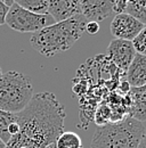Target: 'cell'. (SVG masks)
Returning a JSON list of instances; mask_svg holds the SVG:
<instances>
[{
	"mask_svg": "<svg viewBox=\"0 0 146 148\" xmlns=\"http://www.w3.org/2000/svg\"><path fill=\"white\" fill-rule=\"evenodd\" d=\"M56 148H81L82 141L79 134L74 132H63L56 140Z\"/></svg>",
	"mask_w": 146,
	"mask_h": 148,
	"instance_id": "15",
	"label": "cell"
},
{
	"mask_svg": "<svg viewBox=\"0 0 146 148\" xmlns=\"http://www.w3.org/2000/svg\"><path fill=\"white\" fill-rule=\"evenodd\" d=\"M125 13L139 21L146 26V1H127Z\"/></svg>",
	"mask_w": 146,
	"mask_h": 148,
	"instance_id": "13",
	"label": "cell"
},
{
	"mask_svg": "<svg viewBox=\"0 0 146 148\" xmlns=\"http://www.w3.org/2000/svg\"><path fill=\"white\" fill-rule=\"evenodd\" d=\"M126 7H127V1H113V12L118 15V14H123L126 12Z\"/></svg>",
	"mask_w": 146,
	"mask_h": 148,
	"instance_id": "18",
	"label": "cell"
},
{
	"mask_svg": "<svg viewBox=\"0 0 146 148\" xmlns=\"http://www.w3.org/2000/svg\"><path fill=\"white\" fill-rule=\"evenodd\" d=\"M16 117L19 132L9 140L7 148H46L64 132V106L49 91L33 95Z\"/></svg>",
	"mask_w": 146,
	"mask_h": 148,
	"instance_id": "1",
	"label": "cell"
},
{
	"mask_svg": "<svg viewBox=\"0 0 146 148\" xmlns=\"http://www.w3.org/2000/svg\"><path fill=\"white\" fill-rule=\"evenodd\" d=\"M80 7L81 15L87 22L99 23L113 13V1L110 0H82Z\"/></svg>",
	"mask_w": 146,
	"mask_h": 148,
	"instance_id": "8",
	"label": "cell"
},
{
	"mask_svg": "<svg viewBox=\"0 0 146 148\" xmlns=\"http://www.w3.org/2000/svg\"><path fill=\"white\" fill-rule=\"evenodd\" d=\"M31 79L16 71L2 73L0 77V110L12 114L23 111L33 97Z\"/></svg>",
	"mask_w": 146,
	"mask_h": 148,
	"instance_id": "4",
	"label": "cell"
},
{
	"mask_svg": "<svg viewBox=\"0 0 146 148\" xmlns=\"http://www.w3.org/2000/svg\"><path fill=\"white\" fill-rule=\"evenodd\" d=\"M144 27V24L128 15L127 13L115 15L110 25L111 33L114 39L126 41H132Z\"/></svg>",
	"mask_w": 146,
	"mask_h": 148,
	"instance_id": "6",
	"label": "cell"
},
{
	"mask_svg": "<svg viewBox=\"0 0 146 148\" xmlns=\"http://www.w3.org/2000/svg\"><path fill=\"white\" fill-rule=\"evenodd\" d=\"M46 148H56V144H50V145H48V146H47V147Z\"/></svg>",
	"mask_w": 146,
	"mask_h": 148,
	"instance_id": "25",
	"label": "cell"
},
{
	"mask_svg": "<svg viewBox=\"0 0 146 148\" xmlns=\"http://www.w3.org/2000/svg\"><path fill=\"white\" fill-rule=\"evenodd\" d=\"M54 23V19L49 15L33 14L18 6L16 2H14L13 6L9 8L5 21V24H7L12 30L22 33H36L43 27L53 25Z\"/></svg>",
	"mask_w": 146,
	"mask_h": 148,
	"instance_id": "5",
	"label": "cell"
},
{
	"mask_svg": "<svg viewBox=\"0 0 146 148\" xmlns=\"http://www.w3.org/2000/svg\"><path fill=\"white\" fill-rule=\"evenodd\" d=\"M18 132H19V127H18L17 122L12 123V124L9 125V128H8V133H9V136H10V138L15 137Z\"/></svg>",
	"mask_w": 146,
	"mask_h": 148,
	"instance_id": "21",
	"label": "cell"
},
{
	"mask_svg": "<svg viewBox=\"0 0 146 148\" xmlns=\"http://www.w3.org/2000/svg\"><path fill=\"white\" fill-rule=\"evenodd\" d=\"M0 148H7V145H6L1 139H0Z\"/></svg>",
	"mask_w": 146,
	"mask_h": 148,
	"instance_id": "24",
	"label": "cell"
},
{
	"mask_svg": "<svg viewBox=\"0 0 146 148\" xmlns=\"http://www.w3.org/2000/svg\"><path fill=\"white\" fill-rule=\"evenodd\" d=\"M128 96L130 99L129 116L142 123L146 122V84L139 88H131Z\"/></svg>",
	"mask_w": 146,
	"mask_h": 148,
	"instance_id": "10",
	"label": "cell"
},
{
	"mask_svg": "<svg viewBox=\"0 0 146 148\" xmlns=\"http://www.w3.org/2000/svg\"><path fill=\"white\" fill-rule=\"evenodd\" d=\"M87 21L80 14L64 22L54 23L32 33L30 43L33 49L46 57L69 50L86 32Z\"/></svg>",
	"mask_w": 146,
	"mask_h": 148,
	"instance_id": "2",
	"label": "cell"
},
{
	"mask_svg": "<svg viewBox=\"0 0 146 148\" xmlns=\"http://www.w3.org/2000/svg\"><path fill=\"white\" fill-rule=\"evenodd\" d=\"M14 122H17L16 114H12V113H8V112L0 110V139L6 145L12 139L9 133H8V128Z\"/></svg>",
	"mask_w": 146,
	"mask_h": 148,
	"instance_id": "14",
	"label": "cell"
},
{
	"mask_svg": "<svg viewBox=\"0 0 146 148\" xmlns=\"http://www.w3.org/2000/svg\"><path fill=\"white\" fill-rule=\"evenodd\" d=\"M9 8H10V7H8V6L5 3V1L0 0V26L5 24L6 16H7L8 12H9Z\"/></svg>",
	"mask_w": 146,
	"mask_h": 148,
	"instance_id": "19",
	"label": "cell"
},
{
	"mask_svg": "<svg viewBox=\"0 0 146 148\" xmlns=\"http://www.w3.org/2000/svg\"><path fill=\"white\" fill-rule=\"evenodd\" d=\"M145 129L144 123L127 116L116 123H107L95 131L92 148H138Z\"/></svg>",
	"mask_w": 146,
	"mask_h": 148,
	"instance_id": "3",
	"label": "cell"
},
{
	"mask_svg": "<svg viewBox=\"0 0 146 148\" xmlns=\"http://www.w3.org/2000/svg\"><path fill=\"white\" fill-rule=\"evenodd\" d=\"M1 75H2V71H1V67H0V77H1Z\"/></svg>",
	"mask_w": 146,
	"mask_h": 148,
	"instance_id": "26",
	"label": "cell"
},
{
	"mask_svg": "<svg viewBox=\"0 0 146 148\" xmlns=\"http://www.w3.org/2000/svg\"><path fill=\"white\" fill-rule=\"evenodd\" d=\"M22 8L36 14V15H48V0H17L15 1Z\"/></svg>",
	"mask_w": 146,
	"mask_h": 148,
	"instance_id": "12",
	"label": "cell"
},
{
	"mask_svg": "<svg viewBox=\"0 0 146 148\" xmlns=\"http://www.w3.org/2000/svg\"><path fill=\"white\" fill-rule=\"evenodd\" d=\"M18 148H25V147H18Z\"/></svg>",
	"mask_w": 146,
	"mask_h": 148,
	"instance_id": "27",
	"label": "cell"
},
{
	"mask_svg": "<svg viewBox=\"0 0 146 148\" xmlns=\"http://www.w3.org/2000/svg\"><path fill=\"white\" fill-rule=\"evenodd\" d=\"M132 47L136 51V54L146 56V26L138 33V36L132 41Z\"/></svg>",
	"mask_w": 146,
	"mask_h": 148,
	"instance_id": "16",
	"label": "cell"
},
{
	"mask_svg": "<svg viewBox=\"0 0 146 148\" xmlns=\"http://www.w3.org/2000/svg\"><path fill=\"white\" fill-rule=\"evenodd\" d=\"M107 54L109 58L118 69H120L122 72H127L128 67L134 60L136 51L131 41L113 39L107 47Z\"/></svg>",
	"mask_w": 146,
	"mask_h": 148,
	"instance_id": "7",
	"label": "cell"
},
{
	"mask_svg": "<svg viewBox=\"0 0 146 148\" xmlns=\"http://www.w3.org/2000/svg\"><path fill=\"white\" fill-rule=\"evenodd\" d=\"M81 14L79 0H50L48 5V15L55 23L64 22L75 15Z\"/></svg>",
	"mask_w": 146,
	"mask_h": 148,
	"instance_id": "9",
	"label": "cell"
},
{
	"mask_svg": "<svg viewBox=\"0 0 146 148\" xmlns=\"http://www.w3.org/2000/svg\"><path fill=\"white\" fill-rule=\"evenodd\" d=\"M111 117H112V111L106 105H102L96 112V123L99 127L107 124V120Z\"/></svg>",
	"mask_w": 146,
	"mask_h": 148,
	"instance_id": "17",
	"label": "cell"
},
{
	"mask_svg": "<svg viewBox=\"0 0 146 148\" xmlns=\"http://www.w3.org/2000/svg\"><path fill=\"white\" fill-rule=\"evenodd\" d=\"M127 81L131 88H139L146 84V56L136 54L128 67Z\"/></svg>",
	"mask_w": 146,
	"mask_h": 148,
	"instance_id": "11",
	"label": "cell"
},
{
	"mask_svg": "<svg viewBox=\"0 0 146 148\" xmlns=\"http://www.w3.org/2000/svg\"><path fill=\"white\" fill-rule=\"evenodd\" d=\"M138 148H146V125L145 129H144V132H143V136H142V139L139 141Z\"/></svg>",
	"mask_w": 146,
	"mask_h": 148,
	"instance_id": "23",
	"label": "cell"
},
{
	"mask_svg": "<svg viewBox=\"0 0 146 148\" xmlns=\"http://www.w3.org/2000/svg\"><path fill=\"white\" fill-rule=\"evenodd\" d=\"M99 31V24L96 22H87L86 25V32H88L89 34H96Z\"/></svg>",
	"mask_w": 146,
	"mask_h": 148,
	"instance_id": "20",
	"label": "cell"
},
{
	"mask_svg": "<svg viewBox=\"0 0 146 148\" xmlns=\"http://www.w3.org/2000/svg\"><path fill=\"white\" fill-rule=\"evenodd\" d=\"M119 89H120L121 92H125L128 95L129 91H130V89H131V87H130V84L128 83L127 81H122L121 84H120V87H119Z\"/></svg>",
	"mask_w": 146,
	"mask_h": 148,
	"instance_id": "22",
	"label": "cell"
}]
</instances>
